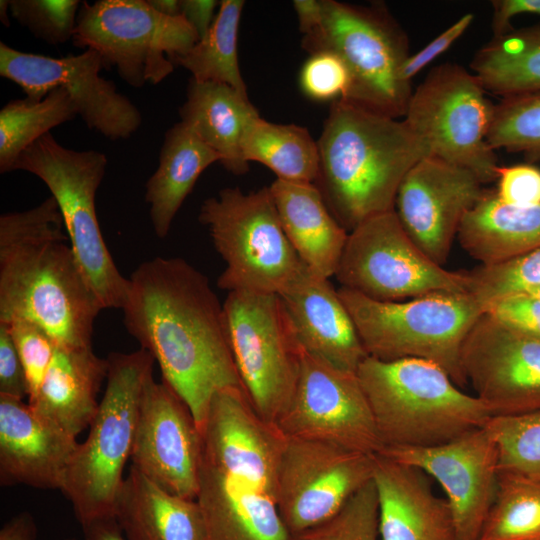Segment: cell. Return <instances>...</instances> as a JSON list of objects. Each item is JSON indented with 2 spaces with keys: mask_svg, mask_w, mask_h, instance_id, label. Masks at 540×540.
I'll return each mask as SVG.
<instances>
[{
  "mask_svg": "<svg viewBox=\"0 0 540 540\" xmlns=\"http://www.w3.org/2000/svg\"><path fill=\"white\" fill-rule=\"evenodd\" d=\"M107 163L104 153L67 148L48 133L20 154L13 171L31 173L48 187L73 251L103 308L121 309L128 279L119 272L106 246L95 207Z\"/></svg>",
  "mask_w": 540,
  "mask_h": 540,
  "instance_id": "10",
  "label": "cell"
},
{
  "mask_svg": "<svg viewBox=\"0 0 540 540\" xmlns=\"http://www.w3.org/2000/svg\"><path fill=\"white\" fill-rule=\"evenodd\" d=\"M10 8H9V0H1L0 1V20L2 24L6 27L10 26Z\"/></svg>",
  "mask_w": 540,
  "mask_h": 540,
  "instance_id": "53",
  "label": "cell"
},
{
  "mask_svg": "<svg viewBox=\"0 0 540 540\" xmlns=\"http://www.w3.org/2000/svg\"><path fill=\"white\" fill-rule=\"evenodd\" d=\"M245 2L222 0L207 34L176 65L188 70L192 78L229 85L247 95L238 62V31Z\"/></svg>",
  "mask_w": 540,
  "mask_h": 540,
  "instance_id": "34",
  "label": "cell"
},
{
  "mask_svg": "<svg viewBox=\"0 0 540 540\" xmlns=\"http://www.w3.org/2000/svg\"><path fill=\"white\" fill-rule=\"evenodd\" d=\"M198 502L207 540H294L278 507L286 436L242 387L218 391L199 429Z\"/></svg>",
  "mask_w": 540,
  "mask_h": 540,
  "instance_id": "2",
  "label": "cell"
},
{
  "mask_svg": "<svg viewBox=\"0 0 540 540\" xmlns=\"http://www.w3.org/2000/svg\"><path fill=\"white\" fill-rule=\"evenodd\" d=\"M198 219L225 263L217 280L223 290L279 294L304 266L269 187L249 193L224 188L202 203Z\"/></svg>",
  "mask_w": 540,
  "mask_h": 540,
  "instance_id": "9",
  "label": "cell"
},
{
  "mask_svg": "<svg viewBox=\"0 0 540 540\" xmlns=\"http://www.w3.org/2000/svg\"><path fill=\"white\" fill-rule=\"evenodd\" d=\"M491 28L493 37L501 36L513 28L511 21L520 15L540 16V0H496L492 1Z\"/></svg>",
  "mask_w": 540,
  "mask_h": 540,
  "instance_id": "47",
  "label": "cell"
},
{
  "mask_svg": "<svg viewBox=\"0 0 540 540\" xmlns=\"http://www.w3.org/2000/svg\"><path fill=\"white\" fill-rule=\"evenodd\" d=\"M469 294L482 306L509 294L540 286V248L490 265L466 271Z\"/></svg>",
  "mask_w": 540,
  "mask_h": 540,
  "instance_id": "38",
  "label": "cell"
},
{
  "mask_svg": "<svg viewBox=\"0 0 540 540\" xmlns=\"http://www.w3.org/2000/svg\"><path fill=\"white\" fill-rule=\"evenodd\" d=\"M381 454L416 467L443 488L456 540H478L498 489L497 445L484 426L428 448L384 447Z\"/></svg>",
  "mask_w": 540,
  "mask_h": 540,
  "instance_id": "18",
  "label": "cell"
},
{
  "mask_svg": "<svg viewBox=\"0 0 540 540\" xmlns=\"http://www.w3.org/2000/svg\"><path fill=\"white\" fill-rule=\"evenodd\" d=\"M470 68L487 92L501 98L540 91V23L492 37Z\"/></svg>",
  "mask_w": 540,
  "mask_h": 540,
  "instance_id": "31",
  "label": "cell"
},
{
  "mask_svg": "<svg viewBox=\"0 0 540 540\" xmlns=\"http://www.w3.org/2000/svg\"><path fill=\"white\" fill-rule=\"evenodd\" d=\"M462 368L491 417L540 412V339L508 329L486 313L467 335Z\"/></svg>",
  "mask_w": 540,
  "mask_h": 540,
  "instance_id": "19",
  "label": "cell"
},
{
  "mask_svg": "<svg viewBox=\"0 0 540 540\" xmlns=\"http://www.w3.org/2000/svg\"><path fill=\"white\" fill-rule=\"evenodd\" d=\"M199 37L182 15L155 11L147 0L81 2L73 45L96 51L128 85L159 84Z\"/></svg>",
  "mask_w": 540,
  "mask_h": 540,
  "instance_id": "11",
  "label": "cell"
},
{
  "mask_svg": "<svg viewBox=\"0 0 540 540\" xmlns=\"http://www.w3.org/2000/svg\"><path fill=\"white\" fill-rule=\"evenodd\" d=\"M373 481L382 540H456L449 504L425 472L376 454Z\"/></svg>",
  "mask_w": 540,
  "mask_h": 540,
  "instance_id": "24",
  "label": "cell"
},
{
  "mask_svg": "<svg viewBox=\"0 0 540 540\" xmlns=\"http://www.w3.org/2000/svg\"><path fill=\"white\" fill-rule=\"evenodd\" d=\"M384 447L428 448L484 427L490 411L445 370L417 358L367 356L357 369Z\"/></svg>",
  "mask_w": 540,
  "mask_h": 540,
  "instance_id": "5",
  "label": "cell"
},
{
  "mask_svg": "<svg viewBox=\"0 0 540 540\" xmlns=\"http://www.w3.org/2000/svg\"><path fill=\"white\" fill-rule=\"evenodd\" d=\"M494 106L472 72L444 63L412 91L403 120L430 155L471 171L485 184L496 180L499 166L487 140Z\"/></svg>",
  "mask_w": 540,
  "mask_h": 540,
  "instance_id": "12",
  "label": "cell"
},
{
  "mask_svg": "<svg viewBox=\"0 0 540 540\" xmlns=\"http://www.w3.org/2000/svg\"><path fill=\"white\" fill-rule=\"evenodd\" d=\"M220 156L186 124H174L164 136L159 164L145 186L155 234L165 238L201 173Z\"/></svg>",
  "mask_w": 540,
  "mask_h": 540,
  "instance_id": "29",
  "label": "cell"
},
{
  "mask_svg": "<svg viewBox=\"0 0 540 540\" xmlns=\"http://www.w3.org/2000/svg\"><path fill=\"white\" fill-rule=\"evenodd\" d=\"M375 455L286 437L278 474V507L292 536L332 518L373 480Z\"/></svg>",
  "mask_w": 540,
  "mask_h": 540,
  "instance_id": "16",
  "label": "cell"
},
{
  "mask_svg": "<svg viewBox=\"0 0 540 540\" xmlns=\"http://www.w3.org/2000/svg\"><path fill=\"white\" fill-rule=\"evenodd\" d=\"M5 324L24 367L30 401L39 391L57 344L43 328L30 321L15 320Z\"/></svg>",
  "mask_w": 540,
  "mask_h": 540,
  "instance_id": "41",
  "label": "cell"
},
{
  "mask_svg": "<svg viewBox=\"0 0 540 540\" xmlns=\"http://www.w3.org/2000/svg\"><path fill=\"white\" fill-rule=\"evenodd\" d=\"M319 168L314 184L334 218L347 231L394 210L409 170L430 155L404 120L333 101L317 140Z\"/></svg>",
  "mask_w": 540,
  "mask_h": 540,
  "instance_id": "4",
  "label": "cell"
},
{
  "mask_svg": "<svg viewBox=\"0 0 540 540\" xmlns=\"http://www.w3.org/2000/svg\"><path fill=\"white\" fill-rule=\"evenodd\" d=\"M478 540H540V482L499 473Z\"/></svg>",
  "mask_w": 540,
  "mask_h": 540,
  "instance_id": "35",
  "label": "cell"
},
{
  "mask_svg": "<svg viewBox=\"0 0 540 540\" xmlns=\"http://www.w3.org/2000/svg\"><path fill=\"white\" fill-rule=\"evenodd\" d=\"M485 193L474 173L428 155L402 180L394 211L413 242L443 266L463 219Z\"/></svg>",
  "mask_w": 540,
  "mask_h": 540,
  "instance_id": "20",
  "label": "cell"
},
{
  "mask_svg": "<svg viewBox=\"0 0 540 540\" xmlns=\"http://www.w3.org/2000/svg\"><path fill=\"white\" fill-rule=\"evenodd\" d=\"M293 7L303 35L319 24L322 17V0H294Z\"/></svg>",
  "mask_w": 540,
  "mask_h": 540,
  "instance_id": "51",
  "label": "cell"
},
{
  "mask_svg": "<svg viewBox=\"0 0 540 540\" xmlns=\"http://www.w3.org/2000/svg\"><path fill=\"white\" fill-rule=\"evenodd\" d=\"M301 46L311 55L330 52L343 61L350 84L339 99L391 118L404 116L413 91L401 76L409 41L383 4L322 0L321 20L303 35Z\"/></svg>",
  "mask_w": 540,
  "mask_h": 540,
  "instance_id": "8",
  "label": "cell"
},
{
  "mask_svg": "<svg viewBox=\"0 0 540 540\" xmlns=\"http://www.w3.org/2000/svg\"><path fill=\"white\" fill-rule=\"evenodd\" d=\"M103 68L101 56L91 49L55 58L0 43V75L17 84L26 97L41 100L63 88L88 128L113 141L128 139L142 124L141 112L113 81L100 75Z\"/></svg>",
  "mask_w": 540,
  "mask_h": 540,
  "instance_id": "15",
  "label": "cell"
},
{
  "mask_svg": "<svg viewBox=\"0 0 540 540\" xmlns=\"http://www.w3.org/2000/svg\"><path fill=\"white\" fill-rule=\"evenodd\" d=\"M181 15L202 39L212 26L220 2L215 0H180Z\"/></svg>",
  "mask_w": 540,
  "mask_h": 540,
  "instance_id": "48",
  "label": "cell"
},
{
  "mask_svg": "<svg viewBox=\"0 0 540 540\" xmlns=\"http://www.w3.org/2000/svg\"><path fill=\"white\" fill-rule=\"evenodd\" d=\"M244 159L261 163L277 179L314 183L319 168L317 141L309 131L295 124H277L259 114L247 123L242 138Z\"/></svg>",
  "mask_w": 540,
  "mask_h": 540,
  "instance_id": "32",
  "label": "cell"
},
{
  "mask_svg": "<svg viewBox=\"0 0 540 540\" xmlns=\"http://www.w3.org/2000/svg\"><path fill=\"white\" fill-rule=\"evenodd\" d=\"M106 387L88 435L74 455L61 490L81 526L114 517V507L131 457L139 406L154 358L140 348L111 352Z\"/></svg>",
  "mask_w": 540,
  "mask_h": 540,
  "instance_id": "7",
  "label": "cell"
},
{
  "mask_svg": "<svg viewBox=\"0 0 540 540\" xmlns=\"http://www.w3.org/2000/svg\"><path fill=\"white\" fill-rule=\"evenodd\" d=\"M301 348L356 373L368 356L345 305L327 278L307 266L279 293Z\"/></svg>",
  "mask_w": 540,
  "mask_h": 540,
  "instance_id": "23",
  "label": "cell"
},
{
  "mask_svg": "<svg viewBox=\"0 0 540 540\" xmlns=\"http://www.w3.org/2000/svg\"><path fill=\"white\" fill-rule=\"evenodd\" d=\"M64 540H76V539H74V538H67V539H64Z\"/></svg>",
  "mask_w": 540,
  "mask_h": 540,
  "instance_id": "55",
  "label": "cell"
},
{
  "mask_svg": "<svg viewBox=\"0 0 540 540\" xmlns=\"http://www.w3.org/2000/svg\"><path fill=\"white\" fill-rule=\"evenodd\" d=\"M458 240L482 265L499 263L540 248V204L514 207L487 192L463 219Z\"/></svg>",
  "mask_w": 540,
  "mask_h": 540,
  "instance_id": "30",
  "label": "cell"
},
{
  "mask_svg": "<svg viewBox=\"0 0 540 540\" xmlns=\"http://www.w3.org/2000/svg\"><path fill=\"white\" fill-rule=\"evenodd\" d=\"M229 341L243 389L257 414L276 424L299 377L302 348L279 294L228 292Z\"/></svg>",
  "mask_w": 540,
  "mask_h": 540,
  "instance_id": "13",
  "label": "cell"
},
{
  "mask_svg": "<svg viewBox=\"0 0 540 540\" xmlns=\"http://www.w3.org/2000/svg\"><path fill=\"white\" fill-rule=\"evenodd\" d=\"M102 309L53 196L0 216V323L30 321L57 345L88 347Z\"/></svg>",
  "mask_w": 540,
  "mask_h": 540,
  "instance_id": "3",
  "label": "cell"
},
{
  "mask_svg": "<svg viewBox=\"0 0 540 540\" xmlns=\"http://www.w3.org/2000/svg\"><path fill=\"white\" fill-rule=\"evenodd\" d=\"M525 293L530 294L531 296L535 297L537 300L540 301V286L533 287V288L525 291Z\"/></svg>",
  "mask_w": 540,
  "mask_h": 540,
  "instance_id": "54",
  "label": "cell"
},
{
  "mask_svg": "<svg viewBox=\"0 0 540 540\" xmlns=\"http://www.w3.org/2000/svg\"><path fill=\"white\" fill-rule=\"evenodd\" d=\"M149 5L162 15L177 17L181 15L180 0H147Z\"/></svg>",
  "mask_w": 540,
  "mask_h": 540,
  "instance_id": "52",
  "label": "cell"
},
{
  "mask_svg": "<svg viewBox=\"0 0 540 540\" xmlns=\"http://www.w3.org/2000/svg\"><path fill=\"white\" fill-rule=\"evenodd\" d=\"M498 200L508 206L527 207L540 204V168L532 163L498 166Z\"/></svg>",
  "mask_w": 540,
  "mask_h": 540,
  "instance_id": "44",
  "label": "cell"
},
{
  "mask_svg": "<svg viewBox=\"0 0 540 540\" xmlns=\"http://www.w3.org/2000/svg\"><path fill=\"white\" fill-rule=\"evenodd\" d=\"M80 5L78 0H9L10 15L49 45L72 40Z\"/></svg>",
  "mask_w": 540,
  "mask_h": 540,
  "instance_id": "40",
  "label": "cell"
},
{
  "mask_svg": "<svg viewBox=\"0 0 540 540\" xmlns=\"http://www.w3.org/2000/svg\"><path fill=\"white\" fill-rule=\"evenodd\" d=\"M485 427L498 448L499 473L540 482V412L491 417Z\"/></svg>",
  "mask_w": 540,
  "mask_h": 540,
  "instance_id": "37",
  "label": "cell"
},
{
  "mask_svg": "<svg viewBox=\"0 0 540 540\" xmlns=\"http://www.w3.org/2000/svg\"><path fill=\"white\" fill-rule=\"evenodd\" d=\"M81 527L83 540H127L115 517L98 519Z\"/></svg>",
  "mask_w": 540,
  "mask_h": 540,
  "instance_id": "50",
  "label": "cell"
},
{
  "mask_svg": "<svg viewBox=\"0 0 540 540\" xmlns=\"http://www.w3.org/2000/svg\"><path fill=\"white\" fill-rule=\"evenodd\" d=\"M0 395L21 400L28 397L24 367L5 323H0Z\"/></svg>",
  "mask_w": 540,
  "mask_h": 540,
  "instance_id": "46",
  "label": "cell"
},
{
  "mask_svg": "<svg viewBox=\"0 0 540 540\" xmlns=\"http://www.w3.org/2000/svg\"><path fill=\"white\" fill-rule=\"evenodd\" d=\"M76 437L21 399L0 395V485L62 490L79 447Z\"/></svg>",
  "mask_w": 540,
  "mask_h": 540,
  "instance_id": "22",
  "label": "cell"
},
{
  "mask_svg": "<svg viewBox=\"0 0 540 540\" xmlns=\"http://www.w3.org/2000/svg\"><path fill=\"white\" fill-rule=\"evenodd\" d=\"M37 525L28 511L9 519L0 530V540H36Z\"/></svg>",
  "mask_w": 540,
  "mask_h": 540,
  "instance_id": "49",
  "label": "cell"
},
{
  "mask_svg": "<svg viewBox=\"0 0 540 540\" xmlns=\"http://www.w3.org/2000/svg\"><path fill=\"white\" fill-rule=\"evenodd\" d=\"M121 310L126 330L153 356L162 381L186 404L198 429L218 391L243 387L223 303L184 259L141 263L128 278Z\"/></svg>",
  "mask_w": 540,
  "mask_h": 540,
  "instance_id": "1",
  "label": "cell"
},
{
  "mask_svg": "<svg viewBox=\"0 0 540 540\" xmlns=\"http://www.w3.org/2000/svg\"><path fill=\"white\" fill-rule=\"evenodd\" d=\"M114 517L127 540H207L196 499L167 492L133 466L118 492Z\"/></svg>",
  "mask_w": 540,
  "mask_h": 540,
  "instance_id": "27",
  "label": "cell"
},
{
  "mask_svg": "<svg viewBox=\"0 0 540 540\" xmlns=\"http://www.w3.org/2000/svg\"><path fill=\"white\" fill-rule=\"evenodd\" d=\"M276 425L290 438L323 441L365 454H378L382 449L357 374L303 349L294 394Z\"/></svg>",
  "mask_w": 540,
  "mask_h": 540,
  "instance_id": "17",
  "label": "cell"
},
{
  "mask_svg": "<svg viewBox=\"0 0 540 540\" xmlns=\"http://www.w3.org/2000/svg\"><path fill=\"white\" fill-rule=\"evenodd\" d=\"M484 313L508 329L540 339V301L528 293L502 296L485 305Z\"/></svg>",
  "mask_w": 540,
  "mask_h": 540,
  "instance_id": "43",
  "label": "cell"
},
{
  "mask_svg": "<svg viewBox=\"0 0 540 540\" xmlns=\"http://www.w3.org/2000/svg\"><path fill=\"white\" fill-rule=\"evenodd\" d=\"M257 114L248 95L226 84L192 77L186 100L179 108L180 121L213 149L220 156V164L233 174L249 170L241 144L247 123Z\"/></svg>",
  "mask_w": 540,
  "mask_h": 540,
  "instance_id": "28",
  "label": "cell"
},
{
  "mask_svg": "<svg viewBox=\"0 0 540 540\" xmlns=\"http://www.w3.org/2000/svg\"><path fill=\"white\" fill-rule=\"evenodd\" d=\"M487 140L493 150L522 153L529 162H540V91L501 98Z\"/></svg>",
  "mask_w": 540,
  "mask_h": 540,
  "instance_id": "36",
  "label": "cell"
},
{
  "mask_svg": "<svg viewBox=\"0 0 540 540\" xmlns=\"http://www.w3.org/2000/svg\"><path fill=\"white\" fill-rule=\"evenodd\" d=\"M349 84L350 76L345 64L330 52L312 54L300 73L303 92L317 101L343 98Z\"/></svg>",
  "mask_w": 540,
  "mask_h": 540,
  "instance_id": "42",
  "label": "cell"
},
{
  "mask_svg": "<svg viewBox=\"0 0 540 540\" xmlns=\"http://www.w3.org/2000/svg\"><path fill=\"white\" fill-rule=\"evenodd\" d=\"M201 435L181 398L151 374L139 406L132 466L167 492L196 499Z\"/></svg>",
  "mask_w": 540,
  "mask_h": 540,
  "instance_id": "21",
  "label": "cell"
},
{
  "mask_svg": "<svg viewBox=\"0 0 540 540\" xmlns=\"http://www.w3.org/2000/svg\"><path fill=\"white\" fill-rule=\"evenodd\" d=\"M338 294L368 356L428 360L458 387L466 386L462 347L484 313L471 294L437 292L401 301H379L344 287Z\"/></svg>",
  "mask_w": 540,
  "mask_h": 540,
  "instance_id": "6",
  "label": "cell"
},
{
  "mask_svg": "<svg viewBox=\"0 0 540 540\" xmlns=\"http://www.w3.org/2000/svg\"><path fill=\"white\" fill-rule=\"evenodd\" d=\"M473 20L472 13L464 14L418 52L410 54L401 68L403 80L411 83L415 75L447 51L465 33Z\"/></svg>",
  "mask_w": 540,
  "mask_h": 540,
  "instance_id": "45",
  "label": "cell"
},
{
  "mask_svg": "<svg viewBox=\"0 0 540 540\" xmlns=\"http://www.w3.org/2000/svg\"><path fill=\"white\" fill-rule=\"evenodd\" d=\"M76 116V105L60 87L41 100L25 97L9 101L0 110V172L13 171L24 150Z\"/></svg>",
  "mask_w": 540,
  "mask_h": 540,
  "instance_id": "33",
  "label": "cell"
},
{
  "mask_svg": "<svg viewBox=\"0 0 540 540\" xmlns=\"http://www.w3.org/2000/svg\"><path fill=\"white\" fill-rule=\"evenodd\" d=\"M269 189L283 230L303 264L324 278L335 276L348 231L316 185L276 179Z\"/></svg>",
  "mask_w": 540,
  "mask_h": 540,
  "instance_id": "26",
  "label": "cell"
},
{
  "mask_svg": "<svg viewBox=\"0 0 540 540\" xmlns=\"http://www.w3.org/2000/svg\"><path fill=\"white\" fill-rule=\"evenodd\" d=\"M107 372L106 358L98 357L92 346L57 345L39 391L28 404L48 423L77 438L98 411L97 395Z\"/></svg>",
  "mask_w": 540,
  "mask_h": 540,
  "instance_id": "25",
  "label": "cell"
},
{
  "mask_svg": "<svg viewBox=\"0 0 540 540\" xmlns=\"http://www.w3.org/2000/svg\"><path fill=\"white\" fill-rule=\"evenodd\" d=\"M335 277L341 287L379 301L469 293L470 285L466 271H449L432 261L406 233L394 210L348 233Z\"/></svg>",
  "mask_w": 540,
  "mask_h": 540,
  "instance_id": "14",
  "label": "cell"
},
{
  "mask_svg": "<svg viewBox=\"0 0 540 540\" xmlns=\"http://www.w3.org/2000/svg\"><path fill=\"white\" fill-rule=\"evenodd\" d=\"M378 498L371 480L329 520L310 528L294 540H378Z\"/></svg>",
  "mask_w": 540,
  "mask_h": 540,
  "instance_id": "39",
  "label": "cell"
}]
</instances>
